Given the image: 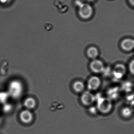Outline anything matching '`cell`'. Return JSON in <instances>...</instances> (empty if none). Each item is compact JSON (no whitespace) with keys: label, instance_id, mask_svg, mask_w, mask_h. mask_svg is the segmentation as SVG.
Masks as SVG:
<instances>
[{"label":"cell","instance_id":"6","mask_svg":"<svg viewBox=\"0 0 134 134\" xmlns=\"http://www.w3.org/2000/svg\"><path fill=\"white\" fill-rule=\"evenodd\" d=\"M101 81L98 77L92 76L89 79L88 82V87L92 91L97 90L100 85Z\"/></svg>","mask_w":134,"mask_h":134},{"label":"cell","instance_id":"2","mask_svg":"<svg viewBox=\"0 0 134 134\" xmlns=\"http://www.w3.org/2000/svg\"><path fill=\"white\" fill-rule=\"evenodd\" d=\"M23 91V87L20 81H13L9 84L8 93L14 98H19L22 94Z\"/></svg>","mask_w":134,"mask_h":134},{"label":"cell","instance_id":"1","mask_svg":"<svg viewBox=\"0 0 134 134\" xmlns=\"http://www.w3.org/2000/svg\"><path fill=\"white\" fill-rule=\"evenodd\" d=\"M76 4L79 8L78 14L81 18L84 19H87L92 17L93 10L91 6L87 3H83L81 0V1H77Z\"/></svg>","mask_w":134,"mask_h":134},{"label":"cell","instance_id":"8","mask_svg":"<svg viewBox=\"0 0 134 134\" xmlns=\"http://www.w3.org/2000/svg\"><path fill=\"white\" fill-rule=\"evenodd\" d=\"M54 4L59 13L63 14L68 11L69 7L63 0H55Z\"/></svg>","mask_w":134,"mask_h":134},{"label":"cell","instance_id":"13","mask_svg":"<svg viewBox=\"0 0 134 134\" xmlns=\"http://www.w3.org/2000/svg\"><path fill=\"white\" fill-rule=\"evenodd\" d=\"M24 104L26 108L32 109L36 106V102L34 99L32 98H29L25 100Z\"/></svg>","mask_w":134,"mask_h":134},{"label":"cell","instance_id":"12","mask_svg":"<svg viewBox=\"0 0 134 134\" xmlns=\"http://www.w3.org/2000/svg\"><path fill=\"white\" fill-rule=\"evenodd\" d=\"M73 88L76 92L80 93L83 91L84 89V84L80 81H75L72 85Z\"/></svg>","mask_w":134,"mask_h":134},{"label":"cell","instance_id":"11","mask_svg":"<svg viewBox=\"0 0 134 134\" xmlns=\"http://www.w3.org/2000/svg\"><path fill=\"white\" fill-rule=\"evenodd\" d=\"M88 56L92 59H96L99 55L98 48L95 47H91L88 48L87 51Z\"/></svg>","mask_w":134,"mask_h":134},{"label":"cell","instance_id":"10","mask_svg":"<svg viewBox=\"0 0 134 134\" xmlns=\"http://www.w3.org/2000/svg\"><path fill=\"white\" fill-rule=\"evenodd\" d=\"M126 72L125 66L122 64H118L115 66L114 70V74L115 77L120 78L122 77Z\"/></svg>","mask_w":134,"mask_h":134},{"label":"cell","instance_id":"18","mask_svg":"<svg viewBox=\"0 0 134 134\" xmlns=\"http://www.w3.org/2000/svg\"><path fill=\"white\" fill-rule=\"evenodd\" d=\"M0 1H1V3H4V2L5 3V2L8 1V0H0Z\"/></svg>","mask_w":134,"mask_h":134},{"label":"cell","instance_id":"17","mask_svg":"<svg viewBox=\"0 0 134 134\" xmlns=\"http://www.w3.org/2000/svg\"><path fill=\"white\" fill-rule=\"evenodd\" d=\"M129 3L132 6H134V0H129Z\"/></svg>","mask_w":134,"mask_h":134},{"label":"cell","instance_id":"3","mask_svg":"<svg viewBox=\"0 0 134 134\" xmlns=\"http://www.w3.org/2000/svg\"><path fill=\"white\" fill-rule=\"evenodd\" d=\"M97 108L102 113H108L112 109V103L108 98H100L98 100Z\"/></svg>","mask_w":134,"mask_h":134},{"label":"cell","instance_id":"4","mask_svg":"<svg viewBox=\"0 0 134 134\" xmlns=\"http://www.w3.org/2000/svg\"><path fill=\"white\" fill-rule=\"evenodd\" d=\"M90 68L92 72L96 73H99L103 71L104 67L102 61L98 59H93L90 64Z\"/></svg>","mask_w":134,"mask_h":134},{"label":"cell","instance_id":"15","mask_svg":"<svg viewBox=\"0 0 134 134\" xmlns=\"http://www.w3.org/2000/svg\"><path fill=\"white\" fill-rule=\"evenodd\" d=\"M129 69L130 71L132 74L134 73V61L132 60V62L130 63L129 65Z\"/></svg>","mask_w":134,"mask_h":134},{"label":"cell","instance_id":"5","mask_svg":"<svg viewBox=\"0 0 134 134\" xmlns=\"http://www.w3.org/2000/svg\"><path fill=\"white\" fill-rule=\"evenodd\" d=\"M94 97L91 92L88 91L84 92L81 96V102L85 105H91L94 101Z\"/></svg>","mask_w":134,"mask_h":134},{"label":"cell","instance_id":"14","mask_svg":"<svg viewBox=\"0 0 134 134\" xmlns=\"http://www.w3.org/2000/svg\"><path fill=\"white\" fill-rule=\"evenodd\" d=\"M132 112L131 110L128 107H125L122 109L121 111V115L124 117L127 118L131 116Z\"/></svg>","mask_w":134,"mask_h":134},{"label":"cell","instance_id":"16","mask_svg":"<svg viewBox=\"0 0 134 134\" xmlns=\"http://www.w3.org/2000/svg\"><path fill=\"white\" fill-rule=\"evenodd\" d=\"M81 1L84 2H87V3H91V2H93L94 0H81Z\"/></svg>","mask_w":134,"mask_h":134},{"label":"cell","instance_id":"7","mask_svg":"<svg viewBox=\"0 0 134 134\" xmlns=\"http://www.w3.org/2000/svg\"><path fill=\"white\" fill-rule=\"evenodd\" d=\"M121 48L125 51H130L134 48V41L132 39L126 38L121 43Z\"/></svg>","mask_w":134,"mask_h":134},{"label":"cell","instance_id":"9","mask_svg":"<svg viewBox=\"0 0 134 134\" xmlns=\"http://www.w3.org/2000/svg\"><path fill=\"white\" fill-rule=\"evenodd\" d=\"M20 118L23 122L25 124H29L32 120L33 115L30 111L25 110L20 114Z\"/></svg>","mask_w":134,"mask_h":134}]
</instances>
